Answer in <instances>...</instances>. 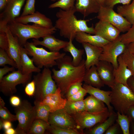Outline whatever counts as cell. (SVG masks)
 <instances>
[{
    "label": "cell",
    "instance_id": "cell-51",
    "mask_svg": "<svg viewBox=\"0 0 134 134\" xmlns=\"http://www.w3.org/2000/svg\"><path fill=\"white\" fill-rule=\"evenodd\" d=\"M132 76L130 78L128 81V84L129 88L134 93V77Z\"/></svg>",
    "mask_w": 134,
    "mask_h": 134
},
{
    "label": "cell",
    "instance_id": "cell-4",
    "mask_svg": "<svg viewBox=\"0 0 134 134\" xmlns=\"http://www.w3.org/2000/svg\"><path fill=\"white\" fill-rule=\"evenodd\" d=\"M33 42H27L24 47L28 54L32 57V59L37 67L49 68L57 65L56 61L66 55L59 52L48 51L42 47H38Z\"/></svg>",
    "mask_w": 134,
    "mask_h": 134
},
{
    "label": "cell",
    "instance_id": "cell-25",
    "mask_svg": "<svg viewBox=\"0 0 134 134\" xmlns=\"http://www.w3.org/2000/svg\"><path fill=\"white\" fill-rule=\"evenodd\" d=\"M20 62L22 67V72L23 74H28L33 72H39L40 68L36 67L34 64L33 60L28 56L27 51L24 47H21Z\"/></svg>",
    "mask_w": 134,
    "mask_h": 134
},
{
    "label": "cell",
    "instance_id": "cell-20",
    "mask_svg": "<svg viewBox=\"0 0 134 134\" xmlns=\"http://www.w3.org/2000/svg\"><path fill=\"white\" fill-rule=\"evenodd\" d=\"M86 55L85 65L86 69L93 66H96L103 51L102 47L94 46L87 43H81Z\"/></svg>",
    "mask_w": 134,
    "mask_h": 134
},
{
    "label": "cell",
    "instance_id": "cell-48",
    "mask_svg": "<svg viewBox=\"0 0 134 134\" xmlns=\"http://www.w3.org/2000/svg\"><path fill=\"white\" fill-rule=\"evenodd\" d=\"M15 68L12 67H10L8 66H5L2 68H0V81L2 79L4 76L9 72H12L15 70Z\"/></svg>",
    "mask_w": 134,
    "mask_h": 134
},
{
    "label": "cell",
    "instance_id": "cell-5",
    "mask_svg": "<svg viewBox=\"0 0 134 134\" xmlns=\"http://www.w3.org/2000/svg\"><path fill=\"white\" fill-rule=\"evenodd\" d=\"M111 88L110 102L117 112L127 115L129 109L134 106V93L129 87L115 83Z\"/></svg>",
    "mask_w": 134,
    "mask_h": 134
},
{
    "label": "cell",
    "instance_id": "cell-44",
    "mask_svg": "<svg viewBox=\"0 0 134 134\" xmlns=\"http://www.w3.org/2000/svg\"><path fill=\"white\" fill-rule=\"evenodd\" d=\"M25 92L29 97L34 96L35 90V84L34 80L28 83L25 86Z\"/></svg>",
    "mask_w": 134,
    "mask_h": 134
},
{
    "label": "cell",
    "instance_id": "cell-33",
    "mask_svg": "<svg viewBox=\"0 0 134 134\" xmlns=\"http://www.w3.org/2000/svg\"><path fill=\"white\" fill-rule=\"evenodd\" d=\"M34 104L36 110V119H42L49 124L48 119L50 113V107L47 105L40 104L39 102L35 100Z\"/></svg>",
    "mask_w": 134,
    "mask_h": 134
},
{
    "label": "cell",
    "instance_id": "cell-10",
    "mask_svg": "<svg viewBox=\"0 0 134 134\" xmlns=\"http://www.w3.org/2000/svg\"><path fill=\"white\" fill-rule=\"evenodd\" d=\"M98 13L97 17L99 20L109 23L121 32H127L132 26L125 18L116 12L113 8L105 6H100Z\"/></svg>",
    "mask_w": 134,
    "mask_h": 134
},
{
    "label": "cell",
    "instance_id": "cell-22",
    "mask_svg": "<svg viewBox=\"0 0 134 134\" xmlns=\"http://www.w3.org/2000/svg\"><path fill=\"white\" fill-rule=\"evenodd\" d=\"M74 7L76 12L80 13L85 17L98 13L100 6L97 0H76Z\"/></svg>",
    "mask_w": 134,
    "mask_h": 134
},
{
    "label": "cell",
    "instance_id": "cell-55",
    "mask_svg": "<svg viewBox=\"0 0 134 134\" xmlns=\"http://www.w3.org/2000/svg\"><path fill=\"white\" fill-rule=\"evenodd\" d=\"M127 46L129 51L134 55V42L129 44L127 45Z\"/></svg>",
    "mask_w": 134,
    "mask_h": 134
},
{
    "label": "cell",
    "instance_id": "cell-50",
    "mask_svg": "<svg viewBox=\"0 0 134 134\" xmlns=\"http://www.w3.org/2000/svg\"><path fill=\"white\" fill-rule=\"evenodd\" d=\"M10 0H0V11L1 12L4 9Z\"/></svg>",
    "mask_w": 134,
    "mask_h": 134
},
{
    "label": "cell",
    "instance_id": "cell-9",
    "mask_svg": "<svg viewBox=\"0 0 134 134\" xmlns=\"http://www.w3.org/2000/svg\"><path fill=\"white\" fill-rule=\"evenodd\" d=\"M110 113L108 109L97 113L85 110L70 115L75 121L78 129L82 131L85 129L90 128L104 122L108 118Z\"/></svg>",
    "mask_w": 134,
    "mask_h": 134
},
{
    "label": "cell",
    "instance_id": "cell-52",
    "mask_svg": "<svg viewBox=\"0 0 134 134\" xmlns=\"http://www.w3.org/2000/svg\"><path fill=\"white\" fill-rule=\"evenodd\" d=\"M127 115L131 118L132 121H134V106L129 109Z\"/></svg>",
    "mask_w": 134,
    "mask_h": 134
},
{
    "label": "cell",
    "instance_id": "cell-14",
    "mask_svg": "<svg viewBox=\"0 0 134 134\" xmlns=\"http://www.w3.org/2000/svg\"><path fill=\"white\" fill-rule=\"evenodd\" d=\"M94 29L95 34L99 35L110 42L117 39L121 32L110 24L100 20L95 24Z\"/></svg>",
    "mask_w": 134,
    "mask_h": 134
},
{
    "label": "cell",
    "instance_id": "cell-11",
    "mask_svg": "<svg viewBox=\"0 0 134 134\" xmlns=\"http://www.w3.org/2000/svg\"><path fill=\"white\" fill-rule=\"evenodd\" d=\"M126 48L127 45L122 41L120 35L116 39L102 47L103 51L100 60L110 63L114 68L116 69L118 66V58L123 53Z\"/></svg>",
    "mask_w": 134,
    "mask_h": 134
},
{
    "label": "cell",
    "instance_id": "cell-43",
    "mask_svg": "<svg viewBox=\"0 0 134 134\" xmlns=\"http://www.w3.org/2000/svg\"><path fill=\"white\" fill-rule=\"evenodd\" d=\"M88 93L86 90L83 87L78 92L67 99L71 101H78L84 100L85 96Z\"/></svg>",
    "mask_w": 134,
    "mask_h": 134
},
{
    "label": "cell",
    "instance_id": "cell-18",
    "mask_svg": "<svg viewBox=\"0 0 134 134\" xmlns=\"http://www.w3.org/2000/svg\"><path fill=\"white\" fill-rule=\"evenodd\" d=\"M97 69L104 84L111 88L115 82L114 75V68L110 63L100 61L96 66Z\"/></svg>",
    "mask_w": 134,
    "mask_h": 134
},
{
    "label": "cell",
    "instance_id": "cell-7",
    "mask_svg": "<svg viewBox=\"0 0 134 134\" xmlns=\"http://www.w3.org/2000/svg\"><path fill=\"white\" fill-rule=\"evenodd\" d=\"M18 124L16 128L18 134H28L31 126L36 119L35 106L26 100L22 101L14 109Z\"/></svg>",
    "mask_w": 134,
    "mask_h": 134
},
{
    "label": "cell",
    "instance_id": "cell-2",
    "mask_svg": "<svg viewBox=\"0 0 134 134\" xmlns=\"http://www.w3.org/2000/svg\"><path fill=\"white\" fill-rule=\"evenodd\" d=\"M76 12L74 7L66 11L60 9L56 14L58 19L54 26L59 30L61 36L72 41L79 32L95 34L93 25L91 27L87 26V22L90 20L78 19L75 15Z\"/></svg>",
    "mask_w": 134,
    "mask_h": 134
},
{
    "label": "cell",
    "instance_id": "cell-54",
    "mask_svg": "<svg viewBox=\"0 0 134 134\" xmlns=\"http://www.w3.org/2000/svg\"><path fill=\"white\" fill-rule=\"evenodd\" d=\"M3 128L4 130L9 129L12 127L11 122L9 121H3Z\"/></svg>",
    "mask_w": 134,
    "mask_h": 134
},
{
    "label": "cell",
    "instance_id": "cell-32",
    "mask_svg": "<svg viewBox=\"0 0 134 134\" xmlns=\"http://www.w3.org/2000/svg\"><path fill=\"white\" fill-rule=\"evenodd\" d=\"M50 124L44 120L36 119L33 122L28 134H43L47 130Z\"/></svg>",
    "mask_w": 134,
    "mask_h": 134
},
{
    "label": "cell",
    "instance_id": "cell-42",
    "mask_svg": "<svg viewBox=\"0 0 134 134\" xmlns=\"http://www.w3.org/2000/svg\"><path fill=\"white\" fill-rule=\"evenodd\" d=\"M82 85V82H76L71 85L65 95L67 99L80 90L83 87Z\"/></svg>",
    "mask_w": 134,
    "mask_h": 134
},
{
    "label": "cell",
    "instance_id": "cell-17",
    "mask_svg": "<svg viewBox=\"0 0 134 134\" xmlns=\"http://www.w3.org/2000/svg\"><path fill=\"white\" fill-rule=\"evenodd\" d=\"M67 100V99L62 98L61 90L58 87L54 93L47 95L39 103L48 105L51 113L64 108Z\"/></svg>",
    "mask_w": 134,
    "mask_h": 134
},
{
    "label": "cell",
    "instance_id": "cell-8",
    "mask_svg": "<svg viewBox=\"0 0 134 134\" xmlns=\"http://www.w3.org/2000/svg\"><path fill=\"white\" fill-rule=\"evenodd\" d=\"M32 73L23 74L18 70L12 72L4 76L0 81V91L5 96H11L17 91L16 86L20 84H25L30 82Z\"/></svg>",
    "mask_w": 134,
    "mask_h": 134
},
{
    "label": "cell",
    "instance_id": "cell-12",
    "mask_svg": "<svg viewBox=\"0 0 134 134\" xmlns=\"http://www.w3.org/2000/svg\"><path fill=\"white\" fill-rule=\"evenodd\" d=\"M26 0H10L0 14V32H5L8 25L19 16Z\"/></svg>",
    "mask_w": 134,
    "mask_h": 134
},
{
    "label": "cell",
    "instance_id": "cell-49",
    "mask_svg": "<svg viewBox=\"0 0 134 134\" xmlns=\"http://www.w3.org/2000/svg\"><path fill=\"white\" fill-rule=\"evenodd\" d=\"M118 124H114L110 126L104 133L105 134H117L118 133L119 130Z\"/></svg>",
    "mask_w": 134,
    "mask_h": 134
},
{
    "label": "cell",
    "instance_id": "cell-36",
    "mask_svg": "<svg viewBox=\"0 0 134 134\" xmlns=\"http://www.w3.org/2000/svg\"><path fill=\"white\" fill-rule=\"evenodd\" d=\"M47 130L53 134H79L82 133L76 129L62 128L50 125Z\"/></svg>",
    "mask_w": 134,
    "mask_h": 134
},
{
    "label": "cell",
    "instance_id": "cell-30",
    "mask_svg": "<svg viewBox=\"0 0 134 134\" xmlns=\"http://www.w3.org/2000/svg\"><path fill=\"white\" fill-rule=\"evenodd\" d=\"M117 12L125 18L132 25H134V0L131 4L118 6Z\"/></svg>",
    "mask_w": 134,
    "mask_h": 134
},
{
    "label": "cell",
    "instance_id": "cell-40",
    "mask_svg": "<svg viewBox=\"0 0 134 134\" xmlns=\"http://www.w3.org/2000/svg\"><path fill=\"white\" fill-rule=\"evenodd\" d=\"M120 37L122 41L126 45L134 42V25H132L127 33Z\"/></svg>",
    "mask_w": 134,
    "mask_h": 134
},
{
    "label": "cell",
    "instance_id": "cell-38",
    "mask_svg": "<svg viewBox=\"0 0 134 134\" xmlns=\"http://www.w3.org/2000/svg\"><path fill=\"white\" fill-rule=\"evenodd\" d=\"M121 56L134 77V55L129 51L127 46L124 52Z\"/></svg>",
    "mask_w": 134,
    "mask_h": 134
},
{
    "label": "cell",
    "instance_id": "cell-15",
    "mask_svg": "<svg viewBox=\"0 0 134 134\" xmlns=\"http://www.w3.org/2000/svg\"><path fill=\"white\" fill-rule=\"evenodd\" d=\"M5 32L8 40V49L6 51L9 57L15 62L18 70L22 71L20 62V45L18 38L13 35L8 27L7 26Z\"/></svg>",
    "mask_w": 134,
    "mask_h": 134
},
{
    "label": "cell",
    "instance_id": "cell-19",
    "mask_svg": "<svg viewBox=\"0 0 134 134\" xmlns=\"http://www.w3.org/2000/svg\"><path fill=\"white\" fill-rule=\"evenodd\" d=\"M52 34L46 35L42 38V40L33 39V43L35 45H41L48 48L50 51L53 52H59L64 48L67 45L68 41L56 38Z\"/></svg>",
    "mask_w": 134,
    "mask_h": 134
},
{
    "label": "cell",
    "instance_id": "cell-37",
    "mask_svg": "<svg viewBox=\"0 0 134 134\" xmlns=\"http://www.w3.org/2000/svg\"><path fill=\"white\" fill-rule=\"evenodd\" d=\"M75 0H59L48 6L49 8H59L64 10H69L74 7Z\"/></svg>",
    "mask_w": 134,
    "mask_h": 134
},
{
    "label": "cell",
    "instance_id": "cell-31",
    "mask_svg": "<svg viewBox=\"0 0 134 134\" xmlns=\"http://www.w3.org/2000/svg\"><path fill=\"white\" fill-rule=\"evenodd\" d=\"M64 109L70 115L86 110L84 100L78 101H71L67 100Z\"/></svg>",
    "mask_w": 134,
    "mask_h": 134
},
{
    "label": "cell",
    "instance_id": "cell-53",
    "mask_svg": "<svg viewBox=\"0 0 134 134\" xmlns=\"http://www.w3.org/2000/svg\"><path fill=\"white\" fill-rule=\"evenodd\" d=\"M5 134H18L16 129H14L12 127L4 130Z\"/></svg>",
    "mask_w": 134,
    "mask_h": 134
},
{
    "label": "cell",
    "instance_id": "cell-45",
    "mask_svg": "<svg viewBox=\"0 0 134 134\" xmlns=\"http://www.w3.org/2000/svg\"><path fill=\"white\" fill-rule=\"evenodd\" d=\"M132 0H106L105 6L113 8L115 5L118 4L123 5L130 3Z\"/></svg>",
    "mask_w": 134,
    "mask_h": 134
},
{
    "label": "cell",
    "instance_id": "cell-21",
    "mask_svg": "<svg viewBox=\"0 0 134 134\" xmlns=\"http://www.w3.org/2000/svg\"><path fill=\"white\" fill-rule=\"evenodd\" d=\"M118 67L114 69V70L115 82L122 84L129 87L128 81L133 76L132 73L127 67L121 55L118 57Z\"/></svg>",
    "mask_w": 134,
    "mask_h": 134
},
{
    "label": "cell",
    "instance_id": "cell-23",
    "mask_svg": "<svg viewBox=\"0 0 134 134\" xmlns=\"http://www.w3.org/2000/svg\"><path fill=\"white\" fill-rule=\"evenodd\" d=\"M83 87L86 90L88 93L105 104L110 112L113 111V107L111 106L110 102V95L111 91L102 90L100 88L85 84L83 85Z\"/></svg>",
    "mask_w": 134,
    "mask_h": 134
},
{
    "label": "cell",
    "instance_id": "cell-59",
    "mask_svg": "<svg viewBox=\"0 0 134 134\" xmlns=\"http://www.w3.org/2000/svg\"><path fill=\"white\" fill-rule=\"evenodd\" d=\"M51 1H53V2H55V1L57 0H50Z\"/></svg>",
    "mask_w": 134,
    "mask_h": 134
},
{
    "label": "cell",
    "instance_id": "cell-3",
    "mask_svg": "<svg viewBox=\"0 0 134 134\" xmlns=\"http://www.w3.org/2000/svg\"><path fill=\"white\" fill-rule=\"evenodd\" d=\"M8 26L13 35L18 38L20 45L23 47L28 39H38L47 35L53 34L57 30L54 26L47 28L34 24H25L15 21Z\"/></svg>",
    "mask_w": 134,
    "mask_h": 134
},
{
    "label": "cell",
    "instance_id": "cell-35",
    "mask_svg": "<svg viewBox=\"0 0 134 134\" xmlns=\"http://www.w3.org/2000/svg\"><path fill=\"white\" fill-rule=\"evenodd\" d=\"M5 103L3 99L0 97V117L3 121L13 122L17 120L16 115L12 114L5 106Z\"/></svg>",
    "mask_w": 134,
    "mask_h": 134
},
{
    "label": "cell",
    "instance_id": "cell-29",
    "mask_svg": "<svg viewBox=\"0 0 134 134\" xmlns=\"http://www.w3.org/2000/svg\"><path fill=\"white\" fill-rule=\"evenodd\" d=\"M117 117V113L114 111L111 112L108 118L104 122L99 123L91 129L89 133L91 134H103L113 124Z\"/></svg>",
    "mask_w": 134,
    "mask_h": 134
},
{
    "label": "cell",
    "instance_id": "cell-27",
    "mask_svg": "<svg viewBox=\"0 0 134 134\" xmlns=\"http://www.w3.org/2000/svg\"><path fill=\"white\" fill-rule=\"evenodd\" d=\"M86 110L92 113L100 112L108 109L103 101L90 95L84 100Z\"/></svg>",
    "mask_w": 134,
    "mask_h": 134
},
{
    "label": "cell",
    "instance_id": "cell-6",
    "mask_svg": "<svg viewBox=\"0 0 134 134\" xmlns=\"http://www.w3.org/2000/svg\"><path fill=\"white\" fill-rule=\"evenodd\" d=\"M49 68L44 67L41 72L33 76L35 84V100L41 101L47 95L54 93L57 88Z\"/></svg>",
    "mask_w": 134,
    "mask_h": 134
},
{
    "label": "cell",
    "instance_id": "cell-26",
    "mask_svg": "<svg viewBox=\"0 0 134 134\" xmlns=\"http://www.w3.org/2000/svg\"><path fill=\"white\" fill-rule=\"evenodd\" d=\"M83 81L86 84L99 88L104 85L100 77L95 66L86 69Z\"/></svg>",
    "mask_w": 134,
    "mask_h": 134
},
{
    "label": "cell",
    "instance_id": "cell-47",
    "mask_svg": "<svg viewBox=\"0 0 134 134\" xmlns=\"http://www.w3.org/2000/svg\"><path fill=\"white\" fill-rule=\"evenodd\" d=\"M21 101L20 98L15 95L11 96L9 99V102L11 105L15 107L19 106Z\"/></svg>",
    "mask_w": 134,
    "mask_h": 134
},
{
    "label": "cell",
    "instance_id": "cell-28",
    "mask_svg": "<svg viewBox=\"0 0 134 134\" xmlns=\"http://www.w3.org/2000/svg\"><path fill=\"white\" fill-rule=\"evenodd\" d=\"M71 39L69 40L67 45L63 49L65 51L71 54L72 57V64L74 66H77L83 60L82 57L85 51L84 49L76 48L73 43Z\"/></svg>",
    "mask_w": 134,
    "mask_h": 134
},
{
    "label": "cell",
    "instance_id": "cell-39",
    "mask_svg": "<svg viewBox=\"0 0 134 134\" xmlns=\"http://www.w3.org/2000/svg\"><path fill=\"white\" fill-rule=\"evenodd\" d=\"M6 64L17 68L15 61L9 57L5 50L0 48V66H4Z\"/></svg>",
    "mask_w": 134,
    "mask_h": 134
},
{
    "label": "cell",
    "instance_id": "cell-57",
    "mask_svg": "<svg viewBox=\"0 0 134 134\" xmlns=\"http://www.w3.org/2000/svg\"><path fill=\"white\" fill-rule=\"evenodd\" d=\"M131 124L132 132L133 134H134V121H132L131 122Z\"/></svg>",
    "mask_w": 134,
    "mask_h": 134
},
{
    "label": "cell",
    "instance_id": "cell-1",
    "mask_svg": "<svg viewBox=\"0 0 134 134\" xmlns=\"http://www.w3.org/2000/svg\"><path fill=\"white\" fill-rule=\"evenodd\" d=\"M72 60L70 56L66 55L56 61L59 70L52 69V78L57 87L60 88L62 96L66 95L71 85L83 81L86 70L84 59L77 66L73 65Z\"/></svg>",
    "mask_w": 134,
    "mask_h": 134
},
{
    "label": "cell",
    "instance_id": "cell-34",
    "mask_svg": "<svg viewBox=\"0 0 134 134\" xmlns=\"http://www.w3.org/2000/svg\"><path fill=\"white\" fill-rule=\"evenodd\" d=\"M117 123L120 127L123 134H130V126L132 120L127 115L117 112Z\"/></svg>",
    "mask_w": 134,
    "mask_h": 134
},
{
    "label": "cell",
    "instance_id": "cell-41",
    "mask_svg": "<svg viewBox=\"0 0 134 134\" xmlns=\"http://www.w3.org/2000/svg\"><path fill=\"white\" fill-rule=\"evenodd\" d=\"M35 0H27L21 16L33 14L35 12Z\"/></svg>",
    "mask_w": 134,
    "mask_h": 134
},
{
    "label": "cell",
    "instance_id": "cell-24",
    "mask_svg": "<svg viewBox=\"0 0 134 134\" xmlns=\"http://www.w3.org/2000/svg\"><path fill=\"white\" fill-rule=\"evenodd\" d=\"M78 42L81 43H88L92 45L102 47L109 42L100 36L95 34L91 35L84 32H79L77 33L75 38Z\"/></svg>",
    "mask_w": 134,
    "mask_h": 134
},
{
    "label": "cell",
    "instance_id": "cell-56",
    "mask_svg": "<svg viewBox=\"0 0 134 134\" xmlns=\"http://www.w3.org/2000/svg\"><path fill=\"white\" fill-rule=\"evenodd\" d=\"M100 6H105L106 0H97Z\"/></svg>",
    "mask_w": 134,
    "mask_h": 134
},
{
    "label": "cell",
    "instance_id": "cell-58",
    "mask_svg": "<svg viewBox=\"0 0 134 134\" xmlns=\"http://www.w3.org/2000/svg\"><path fill=\"white\" fill-rule=\"evenodd\" d=\"M4 121L1 119H0V130H1L3 128V126Z\"/></svg>",
    "mask_w": 134,
    "mask_h": 134
},
{
    "label": "cell",
    "instance_id": "cell-16",
    "mask_svg": "<svg viewBox=\"0 0 134 134\" xmlns=\"http://www.w3.org/2000/svg\"><path fill=\"white\" fill-rule=\"evenodd\" d=\"M15 21L25 24L29 23H33L47 28H52L54 27L50 19L38 11L31 14L19 16L16 19Z\"/></svg>",
    "mask_w": 134,
    "mask_h": 134
},
{
    "label": "cell",
    "instance_id": "cell-46",
    "mask_svg": "<svg viewBox=\"0 0 134 134\" xmlns=\"http://www.w3.org/2000/svg\"><path fill=\"white\" fill-rule=\"evenodd\" d=\"M8 41L5 32H0V48L6 51L8 48Z\"/></svg>",
    "mask_w": 134,
    "mask_h": 134
},
{
    "label": "cell",
    "instance_id": "cell-13",
    "mask_svg": "<svg viewBox=\"0 0 134 134\" xmlns=\"http://www.w3.org/2000/svg\"><path fill=\"white\" fill-rule=\"evenodd\" d=\"M48 122L50 125L60 127L78 130L74 119L64 108L50 113Z\"/></svg>",
    "mask_w": 134,
    "mask_h": 134
}]
</instances>
